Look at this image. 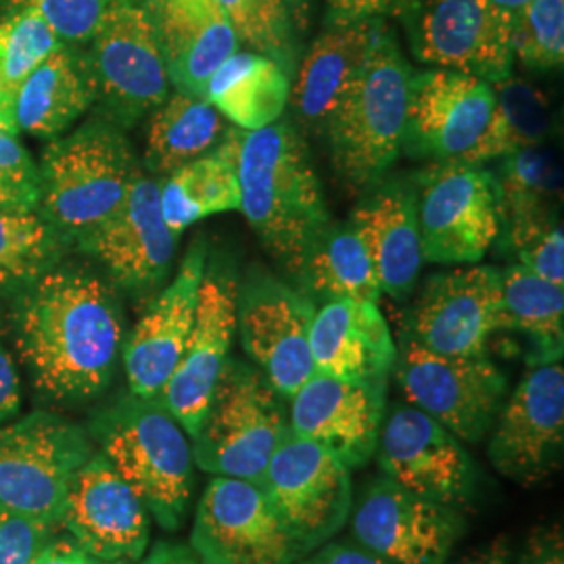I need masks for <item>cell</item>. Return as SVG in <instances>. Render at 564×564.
Wrapping results in <instances>:
<instances>
[{
	"label": "cell",
	"instance_id": "6da1fadb",
	"mask_svg": "<svg viewBox=\"0 0 564 564\" xmlns=\"http://www.w3.org/2000/svg\"><path fill=\"white\" fill-rule=\"evenodd\" d=\"M15 345L32 383L59 402H82L111 383L123 314L109 282L82 268H53L23 289Z\"/></svg>",
	"mask_w": 564,
	"mask_h": 564
},
{
	"label": "cell",
	"instance_id": "7a4b0ae2",
	"mask_svg": "<svg viewBox=\"0 0 564 564\" xmlns=\"http://www.w3.org/2000/svg\"><path fill=\"white\" fill-rule=\"evenodd\" d=\"M241 209L282 265L300 276L314 239L330 223L323 188L300 132L289 121L237 128Z\"/></svg>",
	"mask_w": 564,
	"mask_h": 564
},
{
	"label": "cell",
	"instance_id": "3957f363",
	"mask_svg": "<svg viewBox=\"0 0 564 564\" xmlns=\"http://www.w3.org/2000/svg\"><path fill=\"white\" fill-rule=\"evenodd\" d=\"M141 172L120 126L90 121L44 151L39 212L63 239L80 241L120 209Z\"/></svg>",
	"mask_w": 564,
	"mask_h": 564
},
{
	"label": "cell",
	"instance_id": "277c9868",
	"mask_svg": "<svg viewBox=\"0 0 564 564\" xmlns=\"http://www.w3.org/2000/svg\"><path fill=\"white\" fill-rule=\"evenodd\" d=\"M102 456L163 529L181 527L193 494V447L160 400L128 393L93 424Z\"/></svg>",
	"mask_w": 564,
	"mask_h": 564
},
{
	"label": "cell",
	"instance_id": "5b68a950",
	"mask_svg": "<svg viewBox=\"0 0 564 564\" xmlns=\"http://www.w3.org/2000/svg\"><path fill=\"white\" fill-rule=\"evenodd\" d=\"M412 67L381 23L360 78L326 123L333 163L351 186H370L402 153Z\"/></svg>",
	"mask_w": 564,
	"mask_h": 564
},
{
	"label": "cell",
	"instance_id": "8992f818",
	"mask_svg": "<svg viewBox=\"0 0 564 564\" xmlns=\"http://www.w3.org/2000/svg\"><path fill=\"white\" fill-rule=\"evenodd\" d=\"M286 433L289 419L281 395L262 370L230 360L193 437V460L214 477L260 484Z\"/></svg>",
	"mask_w": 564,
	"mask_h": 564
},
{
	"label": "cell",
	"instance_id": "52a82bcc",
	"mask_svg": "<svg viewBox=\"0 0 564 564\" xmlns=\"http://www.w3.org/2000/svg\"><path fill=\"white\" fill-rule=\"evenodd\" d=\"M93 454L80 426L55 414L0 424V508L59 527L72 481Z\"/></svg>",
	"mask_w": 564,
	"mask_h": 564
},
{
	"label": "cell",
	"instance_id": "ba28073f",
	"mask_svg": "<svg viewBox=\"0 0 564 564\" xmlns=\"http://www.w3.org/2000/svg\"><path fill=\"white\" fill-rule=\"evenodd\" d=\"M393 370L408 403L463 444L485 440L506 402L508 377L487 354L442 356L402 335Z\"/></svg>",
	"mask_w": 564,
	"mask_h": 564
},
{
	"label": "cell",
	"instance_id": "9c48e42d",
	"mask_svg": "<svg viewBox=\"0 0 564 564\" xmlns=\"http://www.w3.org/2000/svg\"><path fill=\"white\" fill-rule=\"evenodd\" d=\"M86 55L109 121L132 126L170 95V76L142 0H111Z\"/></svg>",
	"mask_w": 564,
	"mask_h": 564
},
{
	"label": "cell",
	"instance_id": "30bf717a",
	"mask_svg": "<svg viewBox=\"0 0 564 564\" xmlns=\"http://www.w3.org/2000/svg\"><path fill=\"white\" fill-rule=\"evenodd\" d=\"M416 214L426 262H479L502 226L496 174L484 163H435L421 178Z\"/></svg>",
	"mask_w": 564,
	"mask_h": 564
},
{
	"label": "cell",
	"instance_id": "8fae6325",
	"mask_svg": "<svg viewBox=\"0 0 564 564\" xmlns=\"http://www.w3.org/2000/svg\"><path fill=\"white\" fill-rule=\"evenodd\" d=\"M258 485L303 556L330 542L354 508L351 470L291 429Z\"/></svg>",
	"mask_w": 564,
	"mask_h": 564
},
{
	"label": "cell",
	"instance_id": "7c38bea8",
	"mask_svg": "<svg viewBox=\"0 0 564 564\" xmlns=\"http://www.w3.org/2000/svg\"><path fill=\"white\" fill-rule=\"evenodd\" d=\"M191 547L205 564H300V552L262 487L214 477L203 491Z\"/></svg>",
	"mask_w": 564,
	"mask_h": 564
},
{
	"label": "cell",
	"instance_id": "4fadbf2b",
	"mask_svg": "<svg viewBox=\"0 0 564 564\" xmlns=\"http://www.w3.org/2000/svg\"><path fill=\"white\" fill-rule=\"evenodd\" d=\"M412 51L431 67L498 84L512 76V13L491 0H421L405 18Z\"/></svg>",
	"mask_w": 564,
	"mask_h": 564
},
{
	"label": "cell",
	"instance_id": "5bb4252c",
	"mask_svg": "<svg viewBox=\"0 0 564 564\" xmlns=\"http://www.w3.org/2000/svg\"><path fill=\"white\" fill-rule=\"evenodd\" d=\"M314 302L291 284L268 274L237 289V335L276 393L291 400L314 375L310 328Z\"/></svg>",
	"mask_w": 564,
	"mask_h": 564
},
{
	"label": "cell",
	"instance_id": "9a60e30c",
	"mask_svg": "<svg viewBox=\"0 0 564 564\" xmlns=\"http://www.w3.org/2000/svg\"><path fill=\"white\" fill-rule=\"evenodd\" d=\"M491 431L487 458L500 475L519 485L544 481L563 458V362L531 364Z\"/></svg>",
	"mask_w": 564,
	"mask_h": 564
},
{
	"label": "cell",
	"instance_id": "2e32d148",
	"mask_svg": "<svg viewBox=\"0 0 564 564\" xmlns=\"http://www.w3.org/2000/svg\"><path fill=\"white\" fill-rule=\"evenodd\" d=\"M384 477L433 502L463 508L477 491V466L463 442L414 405H395L379 435Z\"/></svg>",
	"mask_w": 564,
	"mask_h": 564
},
{
	"label": "cell",
	"instance_id": "e0dca14e",
	"mask_svg": "<svg viewBox=\"0 0 564 564\" xmlns=\"http://www.w3.org/2000/svg\"><path fill=\"white\" fill-rule=\"evenodd\" d=\"M237 279L220 263L205 268L195 323L160 402L193 440L214 402L237 337Z\"/></svg>",
	"mask_w": 564,
	"mask_h": 564
},
{
	"label": "cell",
	"instance_id": "ac0fdd59",
	"mask_svg": "<svg viewBox=\"0 0 564 564\" xmlns=\"http://www.w3.org/2000/svg\"><path fill=\"white\" fill-rule=\"evenodd\" d=\"M498 330H505L500 270L466 265L426 281L403 335L433 354L481 356Z\"/></svg>",
	"mask_w": 564,
	"mask_h": 564
},
{
	"label": "cell",
	"instance_id": "d6986e66",
	"mask_svg": "<svg viewBox=\"0 0 564 564\" xmlns=\"http://www.w3.org/2000/svg\"><path fill=\"white\" fill-rule=\"evenodd\" d=\"M494 111L489 82L440 67L412 72L403 147L437 163L470 162Z\"/></svg>",
	"mask_w": 564,
	"mask_h": 564
},
{
	"label": "cell",
	"instance_id": "ffe728a7",
	"mask_svg": "<svg viewBox=\"0 0 564 564\" xmlns=\"http://www.w3.org/2000/svg\"><path fill=\"white\" fill-rule=\"evenodd\" d=\"M354 540L395 564H447L463 535L456 508L423 498L389 477L364 491L351 512Z\"/></svg>",
	"mask_w": 564,
	"mask_h": 564
},
{
	"label": "cell",
	"instance_id": "44dd1931",
	"mask_svg": "<svg viewBox=\"0 0 564 564\" xmlns=\"http://www.w3.org/2000/svg\"><path fill=\"white\" fill-rule=\"evenodd\" d=\"M61 527L88 558L141 561L149 545V510L102 454L76 473Z\"/></svg>",
	"mask_w": 564,
	"mask_h": 564
},
{
	"label": "cell",
	"instance_id": "7402d4cb",
	"mask_svg": "<svg viewBox=\"0 0 564 564\" xmlns=\"http://www.w3.org/2000/svg\"><path fill=\"white\" fill-rule=\"evenodd\" d=\"M387 383L314 372L291 398L289 429L339 458L349 470L377 454Z\"/></svg>",
	"mask_w": 564,
	"mask_h": 564
},
{
	"label": "cell",
	"instance_id": "603a6c76",
	"mask_svg": "<svg viewBox=\"0 0 564 564\" xmlns=\"http://www.w3.org/2000/svg\"><path fill=\"white\" fill-rule=\"evenodd\" d=\"M202 239L191 245L174 281L170 282L123 341V368L130 393L160 400L178 366L195 323L199 289L207 268Z\"/></svg>",
	"mask_w": 564,
	"mask_h": 564
},
{
	"label": "cell",
	"instance_id": "cb8c5ba5",
	"mask_svg": "<svg viewBox=\"0 0 564 564\" xmlns=\"http://www.w3.org/2000/svg\"><path fill=\"white\" fill-rule=\"evenodd\" d=\"M160 186L162 181L141 172L120 209L78 241L128 291L158 286L176 253L178 235L163 220Z\"/></svg>",
	"mask_w": 564,
	"mask_h": 564
},
{
	"label": "cell",
	"instance_id": "d4e9b609",
	"mask_svg": "<svg viewBox=\"0 0 564 564\" xmlns=\"http://www.w3.org/2000/svg\"><path fill=\"white\" fill-rule=\"evenodd\" d=\"M162 46L170 84L203 97L212 74L241 48L218 0H142Z\"/></svg>",
	"mask_w": 564,
	"mask_h": 564
},
{
	"label": "cell",
	"instance_id": "484cf974",
	"mask_svg": "<svg viewBox=\"0 0 564 564\" xmlns=\"http://www.w3.org/2000/svg\"><path fill=\"white\" fill-rule=\"evenodd\" d=\"M310 351L314 372L364 383H387L398 358L379 305L358 300H330L316 307Z\"/></svg>",
	"mask_w": 564,
	"mask_h": 564
},
{
	"label": "cell",
	"instance_id": "4316f807",
	"mask_svg": "<svg viewBox=\"0 0 564 564\" xmlns=\"http://www.w3.org/2000/svg\"><path fill=\"white\" fill-rule=\"evenodd\" d=\"M383 21L324 28L310 46L291 84L289 102L303 126L324 132L349 88L362 74Z\"/></svg>",
	"mask_w": 564,
	"mask_h": 564
},
{
	"label": "cell",
	"instance_id": "83f0119b",
	"mask_svg": "<svg viewBox=\"0 0 564 564\" xmlns=\"http://www.w3.org/2000/svg\"><path fill=\"white\" fill-rule=\"evenodd\" d=\"M351 224L366 242L381 293L405 300L424 262L416 193L400 184L383 186L354 212Z\"/></svg>",
	"mask_w": 564,
	"mask_h": 564
},
{
	"label": "cell",
	"instance_id": "f1b7e54d",
	"mask_svg": "<svg viewBox=\"0 0 564 564\" xmlns=\"http://www.w3.org/2000/svg\"><path fill=\"white\" fill-rule=\"evenodd\" d=\"M95 101L97 88L86 55L72 44H59L18 88V130L55 139Z\"/></svg>",
	"mask_w": 564,
	"mask_h": 564
},
{
	"label": "cell",
	"instance_id": "f546056e",
	"mask_svg": "<svg viewBox=\"0 0 564 564\" xmlns=\"http://www.w3.org/2000/svg\"><path fill=\"white\" fill-rule=\"evenodd\" d=\"M291 97V74L281 63L256 51H235L205 84L203 99L224 120L251 132L279 121Z\"/></svg>",
	"mask_w": 564,
	"mask_h": 564
},
{
	"label": "cell",
	"instance_id": "4dcf8cb0",
	"mask_svg": "<svg viewBox=\"0 0 564 564\" xmlns=\"http://www.w3.org/2000/svg\"><path fill=\"white\" fill-rule=\"evenodd\" d=\"M237 155V128H230L214 151L165 176L160 203L163 220L174 235L203 218L241 207Z\"/></svg>",
	"mask_w": 564,
	"mask_h": 564
},
{
	"label": "cell",
	"instance_id": "1f68e13d",
	"mask_svg": "<svg viewBox=\"0 0 564 564\" xmlns=\"http://www.w3.org/2000/svg\"><path fill=\"white\" fill-rule=\"evenodd\" d=\"M226 123L223 113L203 97L178 90L167 95V99L153 109L149 121L147 167L158 176H167L182 165L199 160L224 141L230 130Z\"/></svg>",
	"mask_w": 564,
	"mask_h": 564
},
{
	"label": "cell",
	"instance_id": "d6a6232c",
	"mask_svg": "<svg viewBox=\"0 0 564 564\" xmlns=\"http://www.w3.org/2000/svg\"><path fill=\"white\" fill-rule=\"evenodd\" d=\"M314 295L330 300L379 303L381 286L372 258L354 224H326L314 239L300 276Z\"/></svg>",
	"mask_w": 564,
	"mask_h": 564
},
{
	"label": "cell",
	"instance_id": "836d02e7",
	"mask_svg": "<svg viewBox=\"0 0 564 564\" xmlns=\"http://www.w3.org/2000/svg\"><path fill=\"white\" fill-rule=\"evenodd\" d=\"M505 330H519L535 345L533 364L563 358L564 286L521 263L500 270Z\"/></svg>",
	"mask_w": 564,
	"mask_h": 564
},
{
	"label": "cell",
	"instance_id": "e575fe53",
	"mask_svg": "<svg viewBox=\"0 0 564 564\" xmlns=\"http://www.w3.org/2000/svg\"><path fill=\"white\" fill-rule=\"evenodd\" d=\"M496 111L484 141L468 163L502 160L521 149L542 144L552 130L550 105L540 88L508 76L494 84Z\"/></svg>",
	"mask_w": 564,
	"mask_h": 564
},
{
	"label": "cell",
	"instance_id": "d590c367",
	"mask_svg": "<svg viewBox=\"0 0 564 564\" xmlns=\"http://www.w3.org/2000/svg\"><path fill=\"white\" fill-rule=\"evenodd\" d=\"M63 42L41 15L20 4L7 20L0 21V128L18 134L15 95L42 61Z\"/></svg>",
	"mask_w": 564,
	"mask_h": 564
},
{
	"label": "cell",
	"instance_id": "8d00e7d4",
	"mask_svg": "<svg viewBox=\"0 0 564 564\" xmlns=\"http://www.w3.org/2000/svg\"><path fill=\"white\" fill-rule=\"evenodd\" d=\"M63 241L39 209H0V291L25 289L53 270Z\"/></svg>",
	"mask_w": 564,
	"mask_h": 564
},
{
	"label": "cell",
	"instance_id": "74e56055",
	"mask_svg": "<svg viewBox=\"0 0 564 564\" xmlns=\"http://www.w3.org/2000/svg\"><path fill=\"white\" fill-rule=\"evenodd\" d=\"M502 220L552 214L563 197V163L547 144H533L502 158L500 178Z\"/></svg>",
	"mask_w": 564,
	"mask_h": 564
},
{
	"label": "cell",
	"instance_id": "f35d334b",
	"mask_svg": "<svg viewBox=\"0 0 564 564\" xmlns=\"http://www.w3.org/2000/svg\"><path fill=\"white\" fill-rule=\"evenodd\" d=\"M218 4L241 46L279 61L293 76L300 44L284 0H218Z\"/></svg>",
	"mask_w": 564,
	"mask_h": 564
},
{
	"label": "cell",
	"instance_id": "ab89813d",
	"mask_svg": "<svg viewBox=\"0 0 564 564\" xmlns=\"http://www.w3.org/2000/svg\"><path fill=\"white\" fill-rule=\"evenodd\" d=\"M512 55L531 69L563 65L564 0H529L512 13Z\"/></svg>",
	"mask_w": 564,
	"mask_h": 564
},
{
	"label": "cell",
	"instance_id": "60d3db41",
	"mask_svg": "<svg viewBox=\"0 0 564 564\" xmlns=\"http://www.w3.org/2000/svg\"><path fill=\"white\" fill-rule=\"evenodd\" d=\"M508 230L521 265L564 286V230L556 212L508 220Z\"/></svg>",
	"mask_w": 564,
	"mask_h": 564
},
{
	"label": "cell",
	"instance_id": "b9f144b4",
	"mask_svg": "<svg viewBox=\"0 0 564 564\" xmlns=\"http://www.w3.org/2000/svg\"><path fill=\"white\" fill-rule=\"evenodd\" d=\"M41 174L18 134L0 128V209H39Z\"/></svg>",
	"mask_w": 564,
	"mask_h": 564
},
{
	"label": "cell",
	"instance_id": "7bdbcfd3",
	"mask_svg": "<svg viewBox=\"0 0 564 564\" xmlns=\"http://www.w3.org/2000/svg\"><path fill=\"white\" fill-rule=\"evenodd\" d=\"M46 21L63 44H84L97 32L111 0H20Z\"/></svg>",
	"mask_w": 564,
	"mask_h": 564
},
{
	"label": "cell",
	"instance_id": "ee69618b",
	"mask_svg": "<svg viewBox=\"0 0 564 564\" xmlns=\"http://www.w3.org/2000/svg\"><path fill=\"white\" fill-rule=\"evenodd\" d=\"M53 540V529L0 508V564H32Z\"/></svg>",
	"mask_w": 564,
	"mask_h": 564
},
{
	"label": "cell",
	"instance_id": "f6af8a7d",
	"mask_svg": "<svg viewBox=\"0 0 564 564\" xmlns=\"http://www.w3.org/2000/svg\"><path fill=\"white\" fill-rule=\"evenodd\" d=\"M421 0H326L324 28L408 18Z\"/></svg>",
	"mask_w": 564,
	"mask_h": 564
},
{
	"label": "cell",
	"instance_id": "bcb514c9",
	"mask_svg": "<svg viewBox=\"0 0 564 564\" xmlns=\"http://www.w3.org/2000/svg\"><path fill=\"white\" fill-rule=\"evenodd\" d=\"M512 564H564V538L561 524L538 527L529 533Z\"/></svg>",
	"mask_w": 564,
	"mask_h": 564
},
{
	"label": "cell",
	"instance_id": "7dc6e473",
	"mask_svg": "<svg viewBox=\"0 0 564 564\" xmlns=\"http://www.w3.org/2000/svg\"><path fill=\"white\" fill-rule=\"evenodd\" d=\"M307 564H395L383 556L366 550L358 542H326L321 545L310 558Z\"/></svg>",
	"mask_w": 564,
	"mask_h": 564
},
{
	"label": "cell",
	"instance_id": "c3c4849f",
	"mask_svg": "<svg viewBox=\"0 0 564 564\" xmlns=\"http://www.w3.org/2000/svg\"><path fill=\"white\" fill-rule=\"evenodd\" d=\"M21 405V381L15 362L0 339V424L9 423Z\"/></svg>",
	"mask_w": 564,
	"mask_h": 564
},
{
	"label": "cell",
	"instance_id": "681fc988",
	"mask_svg": "<svg viewBox=\"0 0 564 564\" xmlns=\"http://www.w3.org/2000/svg\"><path fill=\"white\" fill-rule=\"evenodd\" d=\"M141 564H205L191 545L160 542L144 554Z\"/></svg>",
	"mask_w": 564,
	"mask_h": 564
},
{
	"label": "cell",
	"instance_id": "f907efd6",
	"mask_svg": "<svg viewBox=\"0 0 564 564\" xmlns=\"http://www.w3.org/2000/svg\"><path fill=\"white\" fill-rule=\"evenodd\" d=\"M32 564H90V561L72 540H51Z\"/></svg>",
	"mask_w": 564,
	"mask_h": 564
},
{
	"label": "cell",
	"instance_id": "816d5d0a",
	"mask_svg": "<svg viewBox=\"0 0 564 564\" xmlns=\"http://www.w3.org/2000/svg\"><path fill=\"white\" fill-rule=\"evenodd\" d=\"M512 547H510V540L500 535L494 542L481 545L479 550L470 552L463 556L460 561L452 564H512Z\"/></svg>",
	"mask_w": 564,
	"mask_h": 564
},
{
	"label": "cell",
	"instance_id": "f5cc1de1",
	"mask_svg": "<svg viewBox=\"0 0 564 564\" xmlns=\"http://www.w3.org/2000/svg\"><path fill=\"white\" fill-rule=\"evenodd\" d=\"M284 4H286V11L293 20V25L305 28V23L310 20V13H312L314 0H284Z\"/></svg>",
	"mask_w": 564,
	"mask_h": 564
},
{
	"label": "cell",
	"instance_id": "db71d44e",
	"mask_svg": "<svg viewBox=\"0 0 564 564\" xmlns=\"http://www.w3.org/2000/svg\"><path fill=\"white\" fill-rule=\"evenodd\" d=\"M90 564H134L132 561H95V558H88Z\"/></svg>",
	"mask_w": 564,
	"mask_h": 564
},
{
	"label": "cell",
	"instance_id": "11a10c76",
	"mask_svg": "<svg viewBox=\"0 0 564 564\" xmlns=\"http://www.w3.org/2000/svg\"><path fill=\"white\" fill-rule=\"evenodd\" d=\"M300 564H307V563H305V561H302V563H300Z\"/></svg>",
	"mask_w": 564,
	"mask_h": 564
}]
</instances>
